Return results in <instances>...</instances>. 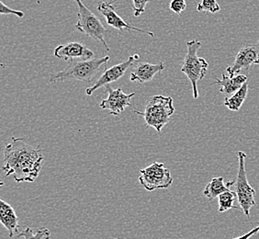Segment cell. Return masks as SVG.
Masks as SVG:
<instances>
[{
  "mask_svg": "<svg viewBox=\"0 0 259 239\" xmlns=\"http://www.w3.org/2000/svg\"><path fill=\"white\" fill-rule=\"evenodd\" d=\"M45 155L40 146L34 147L21 138L12 137L5 145L3 168L7 177L13 175L14 180L20 182H33L39 177Z\"/></svg>",
  "mask_w": 259,
  "mask_h": 239,
  "instance_id": "obj_1",
  "label": "cell"
},
{
  "mask_svg": "<svg viewBox=\"0 0 259 239\" xmlns=\"http://www.w3.org/2000/svg\"><path fill=\"white\" fill-rule=\"evenodd\" d=\"M110 61V56L90 60H71L65 69L52 74L51 82H62L66 79H75L90 83L100 68Z\"/></svg>",
  "mask_w": 259,
  "mask_h": 239,
  "instance_id": "obj_2",
  "label": "cell"
},
{
  "mask_svg": "<svg viewBox=\"0 0 259 239\" xmlns=\"http://www.w3.org/2000/svg\"><path fill=\"white\" fill-rule=\"evenodd\" d=\"M174 100L171 97L156 95L150 98L145 106V111L136 114L143 116L147 127H153L157 133H161L164 125L169 122L170 117L175 113Z\"/></svg>",
  "mask_w": 259,
  "mask_h": 239,
  "instance_id": "obj_3",
  "label": "cell"
},
{
  "mask_svg": "<svg viewBox=\"0 0 259 239\" xmlns=\"http://www.w3.org/2000/svg\"><path fill=\"white\" fill-rule=\"evenodd\" d=\"M200 47L201 43L199 41L192 40L187 43V54L181 67V72L188 76L191 83L194 99L199 98L198 83L204 78L209 67V63L197 55Z\"/></svg>",
  "mask_w": 259,
  "mask_h": 239,
  "instance_id": "obj_4",
  "label": "cell"
},
{
  "mask_svg": "<svg viewBox=\"0 0 259 239\" xmlns=\"http://www.w3.org/2000/svg\"><path fill=\"white\" fill-rule=\"evenodd\" d=\"M75 2L78 7V20L75 25V29L93 40L99 41L106 50L110 51V47L106 42V37L109 34V31L102 24L101 20L89 10L81 0H75Z\"/></svg>",
  "mask_w": 259,
  "mask_h": 239,
  "instance_id": "obj_5",
  "label": "cell"
},
{
  "mask_svg": "<svg viewBox=\"0 0 259 239\" xmlns=\"http://www.w3.org/2000/svg\"><path fill=\"white\" fill-rule=\"evenodd\" d=\"M238 157V172L235 179V192L237 194V201L240 208L246 217H250V210L255 205V190L249 184L245 171V160L247 154L243 151L237 152Z\"/></svg>",
  "mask_w": 259,
  "mask_h": 239,
  "instance_id": "obj_6",
  "label": "cell"
},
{
  "mask_svg": "<svg viewBox=\"0 0 259 239\" xmlns=\"http://www.w3.org/2000/svg\"><path fill=\"white\" fill-rule=\"evenodd\" d=\"M140 174V184L147 191L168 189L173 183V178L169 170L161 162H155L144 170H141Z\"/></svg>",
  "mask_w": 259,
  "mask_h": 239,
  "instance_id": "obj_7",
  "label": "cell"
},
{
  "mask_svg": "<svg viewBox=\"0 0 259 239\" xmlns=\"http://www.w3.org/2000/svg\"><path fill=\"white\" fill-rule=\"evenodd\" d=\"M259 65V40L255 44L247 45L240 49L235 56L234 64L226 68L229 76L239 75L244 70H248L253 65Z\"/></svg>",
  "mask_w": 259,
  "mask_h": 239,
  "instance_id": "obj_8",
  "label": "cell"
},
{
  "mask_svg": "<svg viewBox=\"0 0 259 239\" xmlns=\"http://www.w3.org/2000/svg\"><path fill=\"white\" fill-rule=\"evenodd\" d=\"M108 93V98L100 102V107L103 110H110V114L118 116L123 110L131 106V100L135 96V93L125 94L121 88L113 89L109 85L105 86Z\"/></svg>",
  "mask_w": 259,
  "mask_h": 239,
  "instance_id": "obj_9",
  "label": "cell"
},
{
  "mask_svg": "<svg viewBox=\"0 0 259 239\" xmlns=\"http://www.w3.org/2000/svg\"><path fill=\"white\" fill-rule=\"evenodd\" d=\"M138 59H139V55L130 56L129 58L124 62L118 64V65H113L112 67L106 70L104 73L100 75V78L96 81L94 85L85 90V94L88 96H91L95 92L96 90H99L101 87L109 85L110 83L120 79V77L124 75L127 69L131 66H133L135 61H138Z\"/></svg>",
  "mask_w": 259,
  "mask_h": 239,
  "instance_id": "obj_10",
  "label": "cell"
},
{
  "mask_svg": "<svg viewBox=\"0 0 259 239\" xmlns=\"http://www.w3.org/2000/svg\"><path fill=\"white\" fill-rule=\"evenodd\" d=\"M98 10L104 17L107 24H109V25L113 27V28L117 29V30H135V31H138V32L150 35L151 37L155 36V33L152 32V31L139 29L137 27L130 25L129 23L125 22L124 20H122L120 18V15L116 12L114 6L112 5L110 2L100 1V2L98 3Z\"/></svg>",
  "mask_w": 259,
  "mask_h": 239,
  "instance_id": "obj_11",
  "label": "cell"
},
{
  "mask_svg": "<svg viewBox=\"0 0 259 239\" xmlns=\"http://www.w3.org/2000/svg\"><path fill=\"white\" fill-rule=\"evenodd\" d=\"M55 56L68 62L75 59H93L94 53L80 43H69L57 46L55 49Z\"/></svg>",
  "mask_w": 259,
  "mask_h": 239,
  "instance_id": "obj_12",
  "label": "cell"
},
{
  "mask_svg": "<svg viewBox=\"0 0 259 239\" xmlns=\"http://www.w3.org/2000/svg\"><path fill=\"white\" fill-rule=\"evenodd\" d=\"M164 69V64L160 62L156 65H152L147 62H141L135 65V69L132 71L130 80L132 82L146 83L152 81L155 75Z\"/></svg>",
  "mask_w": 259,
  "mask_h": 239,
  "instance_id": "obj_13",
  "label": "cell"
},
{
  "mask_svg": "<svg viewBox=\"0 0 259 239\" xmlns=\"http://www.w3.org/2000/svg\"><path fill=\"white\" fill-rule=\"evenodd\" d=\"M0 222L5 226L6 229L9 231L11 238L16 234H19L20 224L15 210L13 209L10 204L6 203L4 200H0Z\"/></svg>",
  "mask_w": 259,
  "mask_h": 239,
  "instance_id": "obj_14",
  "label": "cell"
},
{
  "mask_svg": "<svg viewBox=\"0 0 259 239\" xmlns=\"http://www.w3.org/2000/svg\"><path fill=\"white\" fill-rule=\"evenodd\" d=\"M245 82H247V76L244 74L234 75L233 77L224 74L222 75V79H216L215 84L220 86V91L222 93H224L226 97H231L238 91Z\"/></svg>",
  "mask_w": 259,
  "mask_h": 239,
  "instance_id": "obj_15",
  "label": "cell"
},
{
  "mask_svg": "<svg viewBox=\"0 0 259 239\" xmlns=\"http://www.w3.org/2000/svg\"><path fill=\"white\" fill-rule=\"evenodd\" d=\"M234 184H235V180L225 182L224 177H215L206 186L203 194L209 201H212L218 198L222 193L230 190V188Z\"/></svg>",
  "mask_w": 259,
  "mask_h": 239,
  "instance_id": "obj_16",
  "label": "cell"
},
{
  "mask_svg": "<svg viewBox=\"0 0 259 239\" xmlns=\"http://www.w3.org/2000/svg\"><path fill=\"white\" fill-rule=\"evenodd\" d=\"M248 94V83L245 82L238 91H236L231 97H226L224 100V105L232 111H238L244 104V100Z\"/></svg>",
  "mask_w": 259,
  "mask_h": 239,
  "instance_id": "obj_17",
  "label": "cell"
},
{
  "mask_svg": "<svg viewBox=\"0 0 259 239\" xmlns=\"http://www.w3.org/2000/svg\"><path fill=\"white\" fill-rule=\"evenodd\" d=\"M237 199V194L233 190H227L218 197V204H219V213H225L230 209H237L240 206H235L234 205V201Z\"/></svg>",
  "mask_w": 259,
  "mask_h": 239,
  "instance_id": "obj_18",
  "label": "cell"
},
{
  "mask_svg": "<svg viewBox=\"0 0 259 239\" xmlns=\"http://www.w3.org/2000/svg\"><path fill=\"white\" fill-rule=\"evenodd\" d=\"M19 237H23V239H50V230L46 227H40L39 229L33 231L32 228H26L22 232L18 234Z\"/></svg>",
  "mask_w": 259,
  "mask_h": 239,
  "instance_id": "obj_19",
  "label": "cell"
},
{
  "mask_svg": "<svg viewBox=\"0 0 259 239\" xmlns=\"http://www.w3.org/2000/svg\"><path fill=\"white\" fill-rule=\"evenodd\" d=\"M197 10L199 12H209V13H217L221 10L217 0H201L197 6Z\"/></svg>",
  "mask_w": 259,
  "mask_h": 239,
  "instance_id": "obj_20",
  "label": "cell"
},
{
  "mask_svg": "<svg viewBox=\"0 0 259 239\" xmlns=\"http://www.w3.org/2000/svg\"><path fill=\"white\" fill-rule=\"evenodd\" d=\"M169 9L177 15H180L187 9V0H171Z\"/></svg>",
  "mask_w": 259,
  "mask_h": 239,
  "instance_id": "obj_21",
  "label": "cell"
},
{
  "mask_svg": "<svg viewBox=\"0 0 259 239\" xmlns=\"http://www.w3.org/2000/svg\"><path fill=\"white\" fill-rule=\"evenodd\" d=\"M151 1H154V0H133L135 17H139L143 13H145V7L147 5V3H149Z\"/></svg>",
  "mask_w": 259,
  "mask_h": 239,
  "instance_id": "obj_22",
  "label": "cell"
},
{
  "mask_svg": "<svg viewBox=\"0 0 259 239\" xmlns=\"http://www.w3.org/2000/svg\"><path fill=\"white\" fill-rule=\"evenodd\" d=\"M0 14H2V15L13 14V15L18 16L19 18H23L24 17V12L23 11L12 10V9L9 8L8 6H6L2 1L0 2Z\"/></svg>",
  "mask_w": 259,
  "mask_h": 239,
  "instance_id": "obj_23",
  "label": "cell"
},
{
  "mask_svg": "<svg viewBox=\"0 0 259 239\" xmlns=\"http://www.w3.org/2000/svg\"><path fill=\"white\" fill-rule=\"evenodd\" d=\"M259 232V225H257L256 227H254L252 230H250L248 233H246V234H243V235H241L239 237H235L234 239H249L250 237H252L253 235H254L255 234H257Z\"/></svg>",
  "mask_w": 259,
  "mask_h": 239,
  "instance_id": "obj_24",
  "label": "cell"
},
{
  "mask_svg": "<svg viewBox=\"0 0 259 239\" xmlns=\"http://www.w3.org/2000/svg\"><path fill=\"white\" fill-rule=\"evenodd\" d=\"M114 239H118V238H114Z\"/></svg>",
  "mask_w": 259,
  "mask_h": 239,
  "instance_id": "obj_25",
  "label": "cell"
}]
</instances>
